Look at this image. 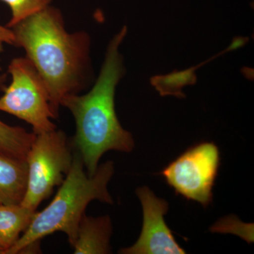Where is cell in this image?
<instances>
[{
  "mask_svg": "<svg viewBox=\"0 0 254 254\" xmlns=\"http://www.w3.org/2000/svg\"><path fill=\"white\" fill-rule=\"evenodd\" d=\"M112 233L113 226L109 215L94 218L85 213L78 225L77 236L72 247L73 254L112 253L110 246Z\"/></svg>",
  "mask_w": 254,
  "mask_h": 254,
  "instance_id": "8",
  "label": "cell"
},
{
  "mask_svg": "<svg viewBox=\"0 0 254 254\" xmlns=\"http://www.w3.org/2000/svg\"><path fill=\"white\" fill-rule=\"evenodd\" d=\"M3 52V43H0V54ZM0 70H1V66H0Z\"/></svg>",
  "mask_w": 254,
  "mask_h": 254,
  "instance_id": "14",
  "label": "cell"
},
{
  "mask_svg": "<svg viewBox=\"0 0 254 254\" xmlns=\"http://www.w3.org/2000/svg\"><path fill=\"white\" fill-rule=\"evenodd\" d=\"M220 161L218 147L212 142H203L184 152L160 175L177 195L205 208L213 201Z\"/></svg>",
  "mask_w": 254,
  "mask_h": 254,
  "instance_id": "6",
  "label": "cell"
},
{
  "mask_svg": "<svg viewBox=\"0 0 254 254\" xmlns=\"http://www.w3.org/2000/svg\"><path fill=\"white\" fill-rule=\"evenodd\" d=\"M10 29L14 46L25 50L44 82L58 118L63 98L79 93L91 81L89 36L85 31L68 33L63 14L50 5Z\"/></svg>",
  "mask_w": 254,
  "mask_h": 254,
  "instance_id": "1",
  "label": "cell"
},
{
  "mask_svg": "<svg viewBox=\"0 0 254 254\" xmlns=\"http://www.w3.org/2000/svg\"><path fill=\"white\" fill-rule=\"evenodd\" d=\"M26 160L0 153V204L22 201L27 185Z\"/></svg>",
  "mask_w": 254,
  "mask_h": 254,
  "instance_id": "9",
  "label": "cell"
},
{
  "mask_svg": "<svg viewBox=\"0 0 254 254\" xmlns=\"http://www.w3.org/2000/svg\"><path fill=\"white\" fill-rule=\"evenodd\" d=\"M0 254H3V251L1 250V248H0Z\"/></svg>",
  "mask_w": 254,
  "mask_h": 254,
  "instance_id": "15",
  "label": "cell"
},
{
  "mask_svg": "<svg viewBox=\"0 0 254 254\" xmlns=\"http://www.w3.org/2000/svg\"><path fill=\"white\" fill-rule=\"evenodd\" d=\"M11 9V17L6 27L11 28L16 23L49 6L52 0H1Z\"/></svg>",
  "mask_w": 254,
  "mask_h": 254,
  "instance_id": "12",
  "label": "cell"
},
{
  "mask_svg": "<svg viewBox=\"0 0 254 254\" xmlns=\"http://www.w3.org/2000/svg\"><path fill=\"white\" fill-rule=\"evenodd\" d=\"M143 208L142 231L136 243L122 249L123 254H183L185 250L177 243L164 216L168 211V201L158 198L148 187L136 190Z\"/></svg>",
  "mask_w": 254,
  "mask_h": 254,
  "instance_id": "7",
  "label": "cell"
},
{
  "mask_svg": "<svg viewBox=\"0 0 254 254\" xmlns=\"http://www.w3.org/2000/svg\"><path fill=\"white\" fill-rule=\"evenodd\" d=\"M114 173L113 162L108 161L89 176L81 156L75 150L71 168L55 198L46 208L36 212L27 230L5 254L36 253L41 241L57 232H64L72 247L88 205L94 200L113 204L108 185Z\"/></svg>",
  "mask_w": 254,
  "mask_h": 254,
  "instance_id": "3",
  "label": "cell"
},
{
  "mask_svg": "<svg viewBox=\"0 0 254 254\" xmlns=\"http://www.w3.org/2000/svg\"><path fill=\"white\" fill-rule=\"evenodd\" d=\"M127 33V26H123L110 41L99 76L91 91L84 95H66L60 103L74 118L72 145L89 176L94 175L106 152L129 153L134 148L133 136L122 127L115 104V90L125 73L119 48Z\"/></svg>",
  "mask_w": 254,
  "mask_h": 254,
  "instance_id": "2",
  "label": "cell"
},
{
  "mask_svg": "<svg viewBox=\"0 0 254 254\" xmlns=\"http://www.w3.org/2000/svg\"><path fill=\"white\" fill-rule=\"evenodd\" d=\"M36 212L21 203L0 204V248L3 254L12 247L27 230Z\"/></svg>",
  "mask_w": 254,
  "mask_h": 254,
  "instance_id": "10",
  "label": "cell"
},
{
  "mask_svg": "<svg viewBox=\"0 0 254 254\" xmlns=\"http://www.w3.org/2000/svg\"><path fill=\"white\" fill-rule=\"evenodd\" d=\"M11 81L0 98V111L22 120L35 134L53 131L56 119L44 82L26 57L11 60L8 67Z\"/></svg>",
  "mask_w": 254,
  "mask_h": 254,
  "instance_id": "5",
  "label": "cell"
},
{
  "mask_svg": "<svg viewBox=\"0 0 254 254\" xmlns=\"http://www.w3.org/2000/svg\"><path fill=\"white\" fill-rule=\"evenodd\" d=\"M14 42V37L12 31L10 28L0 25V43H7L13 46Z\"/></svg>",
  "mask_w": 254,
  "mask_h": 254,
  "instance_id": "13",
  "label": "cell"
},
{
  "mask_svg": "<svg viewBox=\"0 0 254 254\" xmlns=\"http://www.w3.org/2000/svg\"><path fill=\"white\" fill-rule=\"evenodd\" d=\"M6 73H0V91L4 90ZM36 134L20 127H12L0 120V153L26 160Z\"/></svg>",
  "mask_w": 254,
  "mask_h": 254,
  "instance_id": "11",
  "label": "cell"
},
{
  "mask_svg": "<svg viewBox=\"0 0 254 254\" xmlns=\"http://www.w3.org/2000/svg\"><path fill=\"white\" fill-rule=\"evenodd\" d=\"M27 185L21 204L36 210L60 186L67 175L73 155L66 133L62 130L36 134L26 155Z\"/></svg>",
  "mask_w": 254,
  "mask_h": 254,
  "instance_id": "4",
  "label": "cell"
}]
</instances>
